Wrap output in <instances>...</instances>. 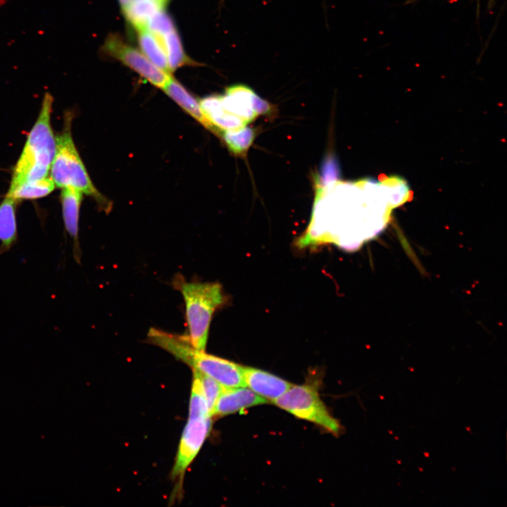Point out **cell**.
Returning <instances> with one entry per match:
<instances>
[{
  "mask_svg": "<svg viewBox=\"0 0 507 507\" xmlns=\"http://www.w3.org/2000/svg\"><path fill=\"white\" fill-rule=\"evenodd\" d=\"M71 118L67 114L61 135L56 138V151L51 165V177L55 184L63 188L74 187L92 196L106 211L109 203L92 182L74 144L71 135Z\"/></svg>",
  "mask_w": 507,
  "mask_h": 507,
  "instance_id": "cell-4",
  "label": "cell"
},
{
  "mask_svg": "<svg viewBox=\"0 0 507 507\" xmlns=\"http://www.w3.org/2000/svg\"><path fill=\"white\" fill-rule=\"evenodd\" d=\"M147 27L154 34L161 37L175 30L173 19L165 11L162 10L151 17L147 24Z\"/></svg>",
  "mask_w": 507,
  "mask_h": 507,
  "instance_id": "cell-22",
  "label": "cell"
},
{
  "mask_svg": "<svg viewBox=\"0 0 507 507\" xmlns=\"http://www.w3.org/2000/svg\"><path fill=\"white\" fill-rule=\"evenodd\" d=\"M139 46L146 58L159 69L170 74L161 36L147 28L137 31Z\"/></svg>",
  "mask_w": 507,
  "mask_h": 507,
  "instance_id": "cell-15",
  "label": "cell"
},
{
  "mask_svg": "<svg viewBox=\"0 0 507 507\" xmlns=\"http://www.w3.org/2000/svg\"><path fill=\"white\" fill-rule=\"evenodd\" d=\"M160 1H161V2H163L164 4H165L166 2L168 1V0H160Z\"/></svg>",
  "mask_w": 507,
  "mask_h": 507,
  "instance_id": "cell-24",
  "label": "cell"
},
{
  "mask_svg": "<svg viewBox=\"0 0 507 507\" xmlns=\"http://www.w3.org/2000/svg\"><path fill=\"white\" fill-rule=\"evenodd\" d=\"M257 94L249 87L237 84L227 87L221 101L224 108L239 117L246 123L251 122L258 115L254 109Z\"/></svg>",
  "mask_w": 507,
  "mask_h": 507,
  "instance_id": "cell-10",
  "label": "cell"
},
{
  "mask_svg": "<svg viewBox=\"0 0 507 507\" xmlns=\"http://www.w3.org/2000/svg\"><path fill=\"white\" fill-rule=\"evenodd\" d=\"M199 104L205 117L215 128L216 134L244 127L247 124L242 118L224 108L221 95L205 97L200 101Z\"/></svg>",
  "mask_w": 507,
  "mask_h": 507,
  "instance_id": "cell-11",
  "label": "cell"
},
{
  "mask_svg": "<svg viewBox=\"0 0 507 507\" xmlns=\"http://www.w3.org/2000/svg\"><path fill=\"white\" fill-rule=\"evenodd\" d=\"M164 6L160 0H140L130 3L123 10L127 21L138 31L147 28L149 20Z\"/></svg>",
  "mask_w": 507,
  "mask_h": 507,
  "instance_id": "cell-16",
  "label": "cell"
},
{
  "mask_svg": "<svg viewBox=\"0 0 507 507\" xmlns=\"http://www.w3.org/2000/svg\"><path fill=\"white\" fill-rule=\"evenodd\" d=\"M53 101L51 94L46 92L39 115L13 171L11 187L47 177L56 151L50 122Z\"/></svg>",
  "mask_w": 507,
  "mask_h": 507,
  "instance_id": "cell-2",
  "label": "cell"
},
{
  "mask_svg": "<svg viewBox=\"0 0 507 507\" xmlns=\"http://www.w3.org/2000/svg\"><path fill=\"white\" fill-rule=\"evenodd\" d=\"M163 89L195 120L206 128L216 133L215 128L205 117L199 102L174 77H170Z\"/></svg>",
  "mask_w": 507,
  "mask_h": 507,
  "instance_id": "cell-13",
  "label": "cell"
},
{
  "mask_svg": "<svg viewBox=\"0 0 507 507\" xmlns=\"http://www.w3.org/2000/svg\"><path fill=\"white\" fill-rule=\"evenodd\" d=\"M211 427L210 416L189 418L182 433L175 465L172 470L173 478L181 477L192 462Z\"/></svg>",
  "mask_w": 507,
  "mask_h": 507,
  "instance_id": "cell-7",
  "label": "cell"
},
{
  "mask_svg": "<svg viewBox=\"0 0 507 507\" xmlns=\"http://www.w3.org/2000/svg\"><path fill=\"white\" fill-rule=\"evenodd\" d=\"M173 282L184 301L188 339L195 349L204 351L212 317L225 302L222 287L218 282H186L180 277Z\"/></svg>",
  "mask_w": 507,
  "mask_h": 507,
  "instance_id": "cell-3",
  "label": "cell"
},
{
  "mask_svg": "<svg viewBox=\"0 0 507 507\" xmlns=\"http://www.w3.org/2000/svg\"><path fill=\"white\" fill-rule=\"evenodd\" d=\"M148 341L167 351L177 359L215 380L225 388L246 387L242 365L195 349L187 335L151 327Z\"/></svg>",
  "mask_w": 507,
  "mask_h": 507,
  "instance_id": "cell-1",
  "label": "cell"
},
{
  "mask_svg": "<svg viewBox=\"0 0 507 507\" xmlns=\"http://www.w3.org/2000/svg\"><path fill=\"white\" fill-rule=\"evenodd\" d=\"M268 401L245 387L225 388L218 396L211 416H223L245 408L264 404Z\"/></svg>",
  "mask_w": 507,
  "mask_h": 507,
  "instance_id": "cell-9",
  "label": "cell"
},
{
  "mask_svg": "<svg viewBox=\"0 0 507 507\" xmlns=\"http://www.w3.org/2000/svg\"><path fill=\"white\" fill-rule=\"evenodd\" d=\"M162 39L170 73L183 65L195 63L184 53L176 30L163 36Z\"/></svg>",
  "mask_w": 507,
  "mask_h": 507,
  "instance_id": "cell-18",
  "label": "cell"
},
{
  "mask_svg": "<svg viewBox=\"0 0 507 507\" xmlns=\"http://www.w3.org/2000/svg\"><path fill=\"white\" fill-rule=\"evenodd\" d=\"M16 201L6 196L0 205V254L8 251L17 239Z\"/></svg>",
  "mask_w": 507,
  "mask_h": 507,
  "instance_id": "cell-14",
  "label": "cell"
},
{
  "mask_svg": "<svg viewBox=\"0 0 507 507\" xmlns=\"http://www.w3.org/2000/svg\"><path fill=\"white\" fill-rule=\"evenodd\" d=\"M55 188V184L51 177L41 180L24 182L10 187L6 196L16 199H37L51 193Z\"/></svg>",
  "mask_w": 507,
  "mask_h": 507,
  "instance_id": "cell-17",
  "label": "cell"
},
{
  "mask_svg": "<svg viewBox=\"0 0 507 507\" xmlns=\"http://www.w3.org/2000/svg\"><path fill=\"white\" fill-rule=\"evenodd\" d=\"M131 0H119L120 4L123 9L128 6Z\"/></svg>",
  "mask_w": 507,
  "mask_h": 507,
  "instance_id": "cell-23",
  "label": "cell"
},
{
  "mask_svg": "<svg viewBox=\"0 0 507 507\" xmlns=\"http://www.w3.org/2000/svg\"><path fill=\"white\" fill-rule=\"evenodd\" d=\"M102 51L135 71L154 86L163 89L172 77L153 64L142 53L127 44L116 34L108 36L101 47Z\"/></svg>",
  "mask_w": 507,
  "mask_h": 507,
  "instance_id": "cell-6",
  "label": "cell"
},
{
  "mask_svg": "<svg viewBox=\"0 0 507 507\" xmlns=\"http://www.w3.org/2000/svg\"><path fill=\"white\" fill-rule=\"evenodd\" d=\"M273 403L294 416L313 423L327 432L338 435L342 427L328 411L318 389L313 384H292Z\"/></svg>",
  "mask_w": 507,
  "mask_h": 507,
  "instance_id": "cell-5",
  "label": "cell"
},
{
  "mask_svg": "<svg viewBox=\"0 0 507 507\" xmlns=\"http://www.w3.org/2000/svg\"><path fill=\"white\" fill-rule=\"evenodd\" d=\"M193 370V382L189 402V418L211 416L196 371Z\"/></svg>",
  "mask_w": 507,
  "mask_h": 507,
  "instance_id": "cell-20",
  "label": "cell"
},
{
  "mask_svg": "<svg viewBox=\"0 0 507 507\" xmlns=\"http://www.w3.org/2000/svg\"><path fill=\"white\" fill-rule=\"evenodd\" d=\"M131 1H140V0H131Z\"/></svg>",
  "mask_w": 507,
  "mask_h": 507,
  "instance_id": "cell-25",
  "label": "cell"
},
{
  "mask_svg": "<svg viewBox=\"0 0 507 507\" xmlns=\"http://www.w3.org/2000/svg\"><path fill=\"white\" fill-rule=\"evenodd\" d=\"M220 135L230 151L239 156L246 154L255 137L254 130L246 126L236 130L223 131Z\"/></svg>",
  "mask_w": 507,
  "mask_h": 507,
  "instance_id": "cell-19",
  "label": "cell"
},
{
  "mask_svg": "<svg viewBox=\"0 0 507 507\" xmlns=\"http://www.w3.org/2000/svg\"><path fill=\"white\" fill-rule=\"evenodd\" d=\"M245 386L267 401H274L292 385L290 382L268 372L251 367H244Z\"/></svg>",
  "mask_w": 507,
  "mask_h": 507,
  "instance_id": "cell-8",
  "label": "cell"
},
{
  "mask_svg": "<svg viewBox=\"0 0 507 507\" xmlns=\"http://www.w3.org/2000/svg\"><path fill=\"white\" fill-rule=\"evenodd\" d=\"M195 371H196L199 375L202 391L207 402L210 415H211L215 403L225 387L211 377L197 370Z\"/></svg>",
  "mask_w": 507,
  "mask_h": 507,
  "instance_id": "cell-21",
  "label": "cell"
},
{
  "mask_svg": "<svg viewBox=\"0 0 507 507\" xmlns=\"http://www.w3.org/2000/svg\"><path fill=\"white\" fill-rule=\"evenodd\" d=\"M80 191L72 187H63L61 192L63 218L65 229L73 239L74 256L79 263L80 250L78 242V222L80 207L82 199Z\"/></svg>",
  "mask_w": 507,
  "mask_h": 507,
  "instance_id": "cell-12",
  "label": "cell"
}]
</instances>
